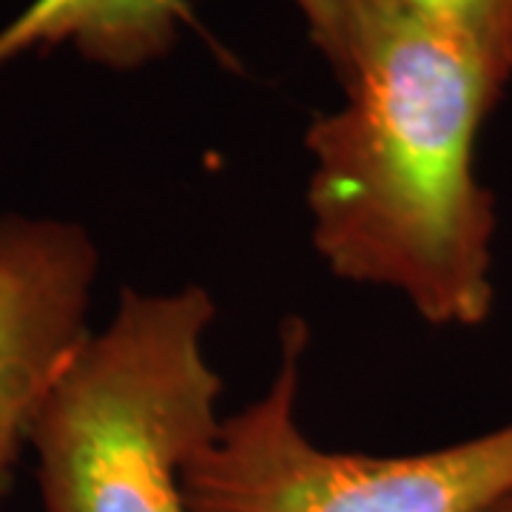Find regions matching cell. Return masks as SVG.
I'll list each match as a JSON object with an SVG mask.
<instances>
[{
    "instance_id": "6",
    "label": "cell",
    "mask_w": 512,
    "mask_h": 512,
    "mask_svg": "<svg viewBox=\"0 0 512 512\" xmlns=\"http://www.w3.org/2000/svg\"><path fill=\"white\" fill-rule=\"evenodd\" d=\"M433 26L467 46L507 86L512 77V0H362Z\"/></svg>"
},
{
    "instance_id": "4",
    "label": "cell",
    "mask_w": 512,
    "mask_h": 512,
    "mask_svg": "<svg viewBox=\"0 0 512 512\" xmlns=\"http://www.w3.org/2000/svg\"><path fill=\"white\" fill-rule=\"evenodd\" d=\"M97 271L80 222L0 214V501L49 390L92 333Z\"/></svg>"
},
{
    "instance_id": "3",
    "label": "cell",
    "mask_w": 512,
    "mask_h": 512,
    "mask_svg": "<svg viewBox=\"0 0 512 512\" xmlns=\"http://www.w3.org/2000/svg\"><path fill=\"white\" fill-rule=\"evenodd\" d=\"M308 328L282 325V359L268 390L222 419L191 458V512H481L512 490V421L410 456L333 453L299 421Z\"/></svg>"
},
{
    "instance_id": "5",
    "label": "cell",
    "mask_w": 512,
    "mask_h": 512,
    "mask_svg": "<svg viewBox=\"0 0 512 512\" xmlns=\"http://www.w3.org/2000/svg\"><path fill=\"white\" fill-rule=\"evenodd\" d=\"M191 23L185 0H32L0 29V69L29 52L72 46L111 72L165 57Z\"/></svg>"
},
{
    "instance_id": "2",
    "label": "cell",
    "mask_w": 512,
    "mask_h": 512,
    "mask_svg": "<svg viewBox=\"0 0 512 512\" xmlns=\"http://www.w3.org/2000/svg\"><path fill=\"white\" fill-rule=\"evenodd\" d=\"M200 285L120 293L37 413L29 450L46 512H191L185 470L217 436L222 393Z\"/></svg>"
},
{
    "instance_id": "1",
    "label": "cell",
    "mask_w": 512,
    "mask_h": 512,
    "mask_svg": "<svg viewBox=\"0 0 512 512\" xmlns=\"http://www.w3.org/2000/svg\"><path fill=\"white\" fill-rule=\"evenodd\" d=\"M342 89L345 106L305 134L316 254L336 279L404 296L427 325H484L495 202L476 146L507 86L453 37L362 3Z\"/></svg>"
},
{
    "instance_id": "7",
    "label": "cell",
    "mask_w": 512,
    "mask_h": 512,
    "mask_svg": "<svg viewBox=\"0 0 512 512\" xmlns=\"http://www.w3.org/2000/svg\"><path fill=\"white\" fill-rule=\"evenodd\" d=\"M308 23L313 46L325 55L339 86L348 80L353 46L359 35L362 0H293Z\"/></svg>"
},
{
    "instance_id": "8",
    "label": "cell",
    "mask_w": 512,
    "mask_h": 512,
    "mask_svg": "<svg viewBox=\"0 0 512 512\" xmlns=\"http://www.w3.org/2000/svg\"><path fill=\"white\" fill-rule=\"evenodd\" d=\"M481 512H512V490L510 493H504L501 498H495L493 504L487 507V510Z\"/></svg>"
}]
</instances>
